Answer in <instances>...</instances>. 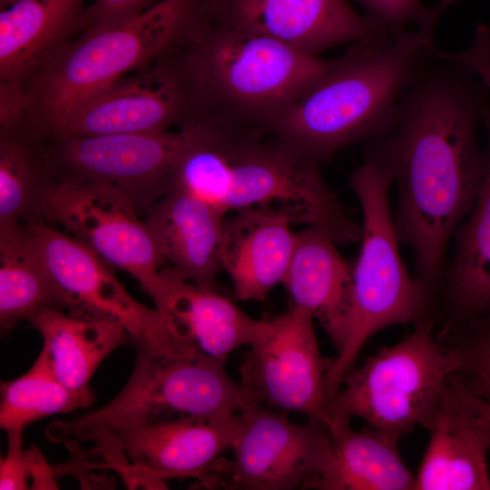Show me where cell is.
<instances>
[{
  "instance_id": "cell-29",
  "label": "cell",
  "mask_w": 490,
  "mask_h": 490,
  "mask_svg": "<svg viewBox=\"0 0 490 490\" xmlns=\"http://www.w3.org/2000/svg\"><path fill=\"white\" fill-rule=\"evenodd\" d=\"M437 338L456 359L458 380L490 405V310L442 328Z\"/></svg>"
},
{
  "instance_id": "cell-14",
  "label": "cell",
  "mask_w": 490,
  "mask_h": 490,
  "mask_svg": "<svg viewBox=\"0 0 490 490\" xmlns=\"http://www.w3.org/2000/svg\"><path fill=\"white\" fill-rule=\"evenodd\" d=\"M240 367V385L260 405L295 411L329 427L326 373L314 318L304 309L265 318Z\"/></svg>"
},
{
  "instance_id": "cell-37",
  "label": "cell",
  "mask_w": 490,
  "mask_h": 490,
  "mask_svg": "<svg viewBox=\"0 0 490 490\" xmlns=\"http://www.w3.org/2000/svg\"><path fill=\"white\" fill-rule=\"evenodd\" d=\"M14 1H15V0H0V8H4V7L9 5Z\"/></svg>"
},
{
  "instance_id": "cell-35",
  "label": "cell",
  "mask_w": 490,
  "mask_h": 490,
  "mask_svg": "<svg viewBox=\"0 0 490 490\" xmlns=\"http://www.w3.org/2000/svg\"><path fill=\"white\" fill-rule=\"evenodd\" d=\"M465 396L468 399V401L480 412L482 413L485 417H487L490 420V405L485 402L480 397H476L473 393H471L469 390H467L463 384L458 380L456 377Z\"/></svg>"
},
{
  "instance_id": "cell-17",
  "label": "cell",
  "mask_w": 490,
  "mask_h": 490,
  "mask_svg": "<svg viewBox=\"0 0 490 490\" xmlns=\"http://www.w3.org/2000/svg\"><path fill=\"white\" fill-rule=\"evenodd\" d=\"M426 428L429 439L415 489H490V420L468 401L456 374Z\"/></svg>"
},
{
  "instance_id": "cell-34",
  "label": "cell",
  "mask_w": 490,
  "mask_h": 490,
  "mask_svg": "<svg viewBox=\"0 0 490 490\" xmlns=\"http://www.w3.org/2000/svg\"><path fill=\"white\" fill-rule=\"evenodd\" d=\"M26 471L32 478L31 489H57L55 470L34 445L24 450Z\"/></svg>"
},
{
  "instance_id": "cell-12",
  "label": "cell",
  "mask_w": 490,
  "mask_h": 490,
  "mask_svg": "<svg viewBox=\"0 0 490 490\" xmlns=\"http://www.w3.org/2000/svg\"><path fill=\"white\" fill-rule=\"evenodd\" d=\"M132 201L112 186L55 182L43 219L93 249L112 267L133 277L154 303L165 286V264Z\"/></svg>"
},
{
  "instance_id": "cell-11",
  "label": "cell",
  "mask_w": 490,
  "mask_h": 490,
  "mask_svg": "<svg viewBox=\"0 0 490 490\" xmlns=\"http://www.w3.org/2000/svg\"><path fill=\"white\" fill-rule=\"evenodd\" d=\"M329 427L319 421L291 422L287 413L255 406L240 412L230 448L201 484L206 488L292 490L305 488L326 464Z\"/></svg>"
},
{
  "instance_id": "cell-28",
  "label": "cell",
  "mask_w": 490,
  "mask_h": 490,
  "mask_svg": "<svg viewBox=\"0 0 490 490\" xmlns=\"http://www.w3.org/2000/svg\"><path fill=\"white\" fill-rule=\"evenodd\" d=\"M94 400L92 387L76 391L58 379L43 348L24 375L1 383L0 427L24 431L39 419L88 407Z\"/></svg>"
},
{
  "instance_id": "cell-21",
  "label": "cell",
  "mask_w": 490,
  "mask_h": 490,
  "mask_svg": "<svg viewBox=\"0 0 490 490\" xmlns=\"http://www.w3.org/2000/svg\"><path fill=\"white\" fill-rule=\"evenodd\" d=\"M163 271L167 287L156 309L199 353L225 363L233 350L256 340L264 319L250 317L215 289L198 287L171 267Z\"/></svg>"
},
{
  "instance_id": "cell-20",
  "label": "cell",
  "mask_w": 490,
  "mask_h": 490,
  "mask_svg": "<svg viewBox=\"0 0 490 490\" xmlns=\"http://www.w3.org/2000/svg\"><path fill=\"white\" fill-rule=\"evenodd\" d=\"M338 243L322 229L296 232L293 253L283 279L293 307L317 319L338 352L343 344L350 304V266Z\"/></svg>"
},
{
  "instance_id": "cell-1",
  "label": "cell",
  "mask_w": 490,
  "mask_h": 490,
  "mask_svg": "<svg viewBox=\"0 0 490 490\" xmlns=\"http://www.w3.org/2000/svg\"><path fill=\"white\" fill-rule=\"evenodd\" d=\"M475 78L436 51L404 92L391 125L365 142V154L397 185L398 239L413 253L416 277L436 295L450 240L485 172L477 127L490 104Z\"/></svg>"
},
{
  "instance_id": "cell-16",
  "label": "cell",
  "mask_w": 490,
  "mask_h": 490,
  "mask_svg": "<svg viewBox=\"0 0 490 490\" xmlns=\"http://www.w3.org/2000/svg\"><path fill=\"white\" fill-rule=\"evenodd\" d=\"M204 10L315 57L338 45L390 36L348 0H205Z\"/></svg>"
},
{
  "instance_id": "cell-7",
  "label": "cell",
  "mask_w": 490,
  "mask_h": 490,
  "mask_svg": "<svg viewBox=\"0 0 490 490\" xmlns=\"http://www.w3.org/2000/svg\"><path fill=\"white\" fill-rule=\"evenodd\" d=\"M135 348L132 373L118 395L76 419L53 423L48 437L95 444L133 424L182 416L212 417L260 406L227 374L223 362L202 354L168 355L142 345Z\"/></svg>"
},
{
  "instance_id": "cell-31",
  "label": "cell",
  "mask_w": 490,
  "mask_h": 490,
  "mask_svg": "<svg viewBox=\"0 0 490 490\" xmlns=\"http://www.w3.org/2000/svg\"><path fill=\"white\" fill-rule=\"evenodd\" d=\"M160 1L162 0H92L85 12L83 31L139 15Z\"/></svg>"
},
{
  "instance_id": "cell-27",
  "label": "cell",
  "mask_w": 490,
  "mask_h": 490,
  "mask_svg": "<svg viewBox=\"0 0 490 490\" xmlns=\"http://www.w3.org/2000/svg\"><path fill=\"white\" fill-rule=\"evenodd\" d=\"M54 183L42 136L23 122L0 127V227L43 219Z\"/></svg>"
},
{
  "instance_id": "cell-18",
  "label": "cell",
  "mask_w": 490,
  "mask_h": 490,
  "mask_svg": "<svg viewBox=\"0 0 490 490\" xmlns=\"http://www.w3.org/2000/svg\"><path fill=\"white\" fill-rule=\"evenodd\" d=\"M226 215L204 199L175 189L142 217L169 267L198 287L215 289Z\"/></svg>"
},
{
  "instance_id": "cell-33",
  "label": "cell",
  "mask_w": 490,
  "mask_h": 490,
  "mask_svg": "<svg viewBox=\"0 0 490 490\" xmlns=\"http://www.w3.org/2000/svg\"><path fill=\"white\" fill-rule=\"evenodd\" d=\"M26 96L21 83L0 80V127L16 124L23 121Z\"/></svg>"
},
{
  "instance_id": "cell-36",
  "label": "cell",
  "mask_w": 490,
  "mask_h": 490,
  "mask_svg": "<svg viewBox=\"0 0 490 490\" xmlns=\"http://www.w3.org/2000/svg\"><path fill=\"white\" fill-rule=\"evenodd\" d=\"M456 1L457 0H438L437 4L432 7L435 20L437 22L443 13Z\"/></svg>"
},
{
  "instance_id": "cell-26",
  "label": "cell",
  "mask_w": 490,
  "mask_h": 490,
  "mask_svg": "<svg viewBox=\"0 0 490 490\" xmlns=\"http://www.w3.org/2000/svg\"><path fill=\"white\" fill-rule=\"evenodd\" d=\"M69 308L25 226L0 227L1 334L38 311Z\"/></svg>"
},
{
  "instance_id": "cell-23",
  "label": "cell",
  "mask_w": 490,
  "mask_h": 490,
  "mask_svg": "<svg viewBox=\"0 0 490 490\" xmlns=\"http://www.w3.org/2000/svg\"><path fill=\"white\" fill-rule=\"evenodd\" d=\"M88 0H15L0 8V80L23 83L83 31Z\"/></svg>"
},
{
  "instance_id": "cell-4",
  "label": "cell",
  "mask_w": 490,
  "mask_h": 490,
  "mask_svg": "<svg viewBox=\"0 0 490 490\" xmlns=\"http://www.w3.org/2000/svg\"><path fill=\"white\" fill-rule=\"evenodd\" d=\"M204 1L173 44L199 113L267 129L331 60L218 21L205 12Z\"/></svg>"
},
{
  "instance_id": "cell-2",
  "label": "cell",
  "mask_w": 490,
  "mask_h": 490,
  "mask_svg": "<svg viewBox=\"0 0 490 490\" xmlns=\"http://www.w3.org/2000/svg\"><path fill=\"white\" fill-rule=\"evenodd\" d=\"M186 190L226 214L257 206L328 232L338 245L358 242L361 226L324 181L319 165L279 142L265 127L206 117L191 127L174 168Z\"/></svg>"
},
{
  "instance_id": "cell-22",
  "label": "cell",
  "mask_w": 490,
  "mask_h": 490,
  "mask_svg": "<svg viewBox=\"0 0 490 490\" xmlns=\"http://www.w3.org/2000/svg\"><path fill=\"white\" fill-rule=\"evenodd\" d=\"M483 123L485 172L472 209L452 236L453 251L439 289L443 328L490 310V106Z\"/></svg>"
},
{
  "instance_id": "cell-10",
  "label": "cell",
  "mask_w": 490,
  "mask_h": 490,
  "mask_svg": "<svg viewBox=\"0 0 490 490\" xmlns=\"http://www.w3.org/2000/svg\"><path fill=\"white\" fill-rule=\"evenodd\" d=\"M191 126L156 133L44 140L55 182L112 186L126 194L143 216L152 204L174 190V168Z\"/></svg>"
},
{
  "instance_id": "cell-15",
  "label": "cell",
  "mask_w": 490,
  "mask_h": 490,
  "mask_svg": "<svg viewBox=\"0 0 490 490\" xmlns=\"http://www.w3.org/2000/svg\"><path fill=\"white\" fill-rule=\"evenodd\" d=\"M240 426V412L212 417L175 416L133 424L112 431L96 449L110 461L128 456L132 469L152 488H165L172 478L201 482L230 450Z\"/></svg>"
},
{
  "instance_id": "cell-25",
  "label": "cell",
  "mask_w": 490,
  "mask_h": 490,
  "mask_svg": "<svg viewBox=\"0 0 490 490\" xmlns=\"http://www.w3.org/2000/svg\"><path fill=\"white\" fill-rule=\"evenodd\" d=\"M27 320L40 333L55 376L76 391L91 388L89 382L101 363L131 339L118 322L58 309L38 311Z\"/></svg>"
},
{
  "instance_id": "cell-32",
  "label": "cell",
  "mask_w": 490,
  "mask_h": 490,
  "mask_svg": "<svg viewBox=\"0 0 490 490\" xmlns=\"http://www.w3.org/2000/svg\"><path fill=\"white\" fill-rule=\"evenodd\" d=\"M7 434V452L1 459L0 489L24 490L28 489L29 480L24 450L23 449L22 430L12 429Z\"/></svg>"
},
{
  "instance_id": "cell-6",
  "label": "cell",
  "mask_w": 490,
  "mask_h": 490,
  "mask_svg": "<svg viewBox=\"0 0 490 490\" xmlns=\"http://www.w3.org/2000/svg\"><path fill=\"white\" fill-rule=\"evenodd\" d=\"M389 172L365 155L350 187L362 212L360 249L352 266L351 292L344 341L328 358L326 392H338L361 349L375 334L398 324L416 325L431 317L435 293L407 270L389 201Z\"/></svg>"
},
{
  "instance_id": "cell-3",
  "label": "cell",
  "mask_w": 490,
  "mask_h": 490,
  "mask_svg": "<svg viewBox=\"0 0 490 490\" xmlns=\"http://www.w3.org/2000/svg\"><path fill=\"white\" fill-rule=\"evenodd\" d=\"M434 30L421 26L349 44L268 131L318 165L351 144L383 133L404 92L436 52Z\"/></svg>"
},
{
  "instance_id": "cell-9",
  "label": "cell",
  "mask_w": 490,
  "mask_h": 490,
  "mask_svg": "<svg viewBox=\"0 0 490 490\" xmlns=\"http://www.w3.org/2000/svg\"><path fill=\"white\" fill-rule=\"evenodd\" d=\"M24 225L66 296L69 314L118 322L134 345L163 354H197L164 314L137 301L117 279L112 266L85 243L54 230L44 219Z\"/></svg>"
},
{
  "instance_id": "cell-5",
  "label": "cell",
  "mask_w": 490,
  "mask_h": 490,
  "mask_svg": "<svg viewBox=\"0 0 490 490\" xmlns=\"http://www.w3.org/2000/svg\"><path fill=\"white\" fill-rule=\"evenodd\" d=\"M202 2L162 0L139 15L83 30L24 81L22 122L47 135L86 100L166 52Z\"/></svg>"
},
{
  "instance_id": "cell-8",
  "label": "cell",
  "mask_w": 490,
  "mask_h": 490,
  "mask_svg": "<svg viewBox=\"0 0 490 490\" xmlns=\"http://www.w3.org/2000/svg\"><path fill=\"white\" fill-rule=\"evenodd\" d=\"M434 325V319L415 325L400 341L353 367L328 403L329 428L358 417L397 441L418 426L426 428L457 370Z\"/></svg>"
},
{
  "instance_id": "cell-30",
  "label": "cell",
  "mask_w": 490,
  "mask_h": 490,
  "mask_svg": "<svg viewBox=\"0 0 490 490\" xmlns=\"http://www.w3.org/2000/svg\"><path fill=\"white\" fill-rule=\"evenodd\" d=\"M355 1L365 9L366 16L390 36L409 30L407 27L410 24L434 29L436 25L432 7L424 5L422 0Z\"/></svg>"
},
{
  "instance_id": "cell-13",
  "label": "cell",
  "mask_w": 490,
  "mask_h": 490,
  "mask_svg": "<svg viewBox=\"0 0 490 490\" xmlns=\"http://www.w3.org/2000/svg\"><path fill=\"white\" fill-rule=\"evenodd\" d=\"M201 120L181 63L171 46L147 67L86 100L43 139L164 132Z\"/></svg>"
},
{
  "instance_id": "cell-19",
  "label": "cell",
  "mask_w": 490,
  "mask_h": 490,
  "mask_svg": "<svg viewBox=\"0 0 490 490\" xmlns=\"http://www.w3.org/2000/svg\"><path fill=\"white\" fill-rule=\"evenodd\" d=\"M293 223L287 212L268 206L247 208L226 218L220 267L230 278L237 299L264 300L283 282L295 246Z\"/></svg>"
},
{
  "instance_id": "cell-24",
  "label": "cell",
  "mask_w": 490,
  "mask_h": 490,
  "mask_svg": "<svg viewBox=\"0 0 490 490\" xmlns=\"http://www.w3.org/2000/svg\"><path fill=\"white\" fill-rule=\"evenodd\" d=\"M329 430L325 466L305 489L415 490L416 475L403 461L398 441L371 427L353 430L349 422Z\"/></svg>"
}]
</instances>
